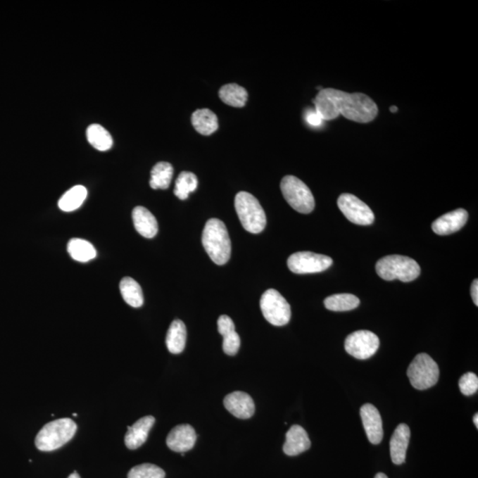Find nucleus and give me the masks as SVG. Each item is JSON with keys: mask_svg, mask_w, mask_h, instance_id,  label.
Masks as SVG:
<instances>
[{"mask_svg": "<svg viewBox=\"0 0 478 478\" xmlns=\"http://www.w3.org/2000/svg\"><path fill=\"white\" fill-rule=\"evenodd\" d=\"M68 252L72 259L79 263H88L97 256V251L92 244L81 239H72L68 242Z\"/></svg>", "mask_w": 478, "mask_h": 478, "instance_id": "obj_25", "label": "nucleus"}, {"mask_svg": "<svg viewBox=\"0 0 478 478\" xmlns=\"http://www.w3.org/2000/svg\"><path fill=\"white\" fill-rule=\"evenodd\" d=\"M86 137H87L88 142L101 152H106L111 149L113 146L112 136L101 125H89L86 130Z\"/></svg>", "mask_w": 478, "mask_h": 478, "instance_id": "obj_27", "label": "nucleus"}, {"mask_svg": "<svg viewBox=\"0 0 478 478\" xmlns=\"http://www.w3.org/2000/svg\"><path fill=\"white\" fill-rule=\"evenodd\" d=\"M376 270L378 276L386 281L395 279L408 283L420 276L421 268L412 258L389 256L377 261Z\"/></svg>", "mask_w": 478, "mask_h": 478, "instance_id": "obj_4", "label": "nucleus"}, {"mask_svg": "<svg viewBox=\"0 0 478 478\" xmlns=\"http://www.w3.org/2000/svg\"><path fill=\"white\" fill-rule=\"evenodd\" d=\"M191 123L194 129L204 136L211 135L219 128L218 116L208 108L196 110L191 115Z\"/></svg>", "mask_w": 478, "mask_h": 478, "instance_id": "obj_20", "label": "nucleus"}, {"mask_svg": "<svg viewBox=\"0 0 478 478\" xmlns=\"http://www.w3.org/2000/svg\"><path fill=\"white\" fill-rule=\"evenodd\" d=\"M467 218H469V214L465 209H456V210L440 216L433 222L432 228L433 232L438 235H450L462 229L466 225Z\"/></svg>", "mask_w": 478, "mask_h": 478, "instance_id": "obj_15", "label": "nucleus"}, {"mask_svg": "<svg viewBox=\"0 0 478 478\" xmlns=\"http://www.w3.org/2000/svg\"><path fill=\"white\" fill-rule=\"evenodd\" d=\"M187 327L181 320H175L168 329L166 345L171 353L178 354L183 352L187 345Z\"/></svg>", "mask_w": 478, "mask_h": 478, "instance_id": "obj_21", "label": "nucleus"}, {"mask_svg": "<svg viewBox=\"0 0 478 478\" xmlns=\"http://www.w3.org/2000/svg\"><path fill=\"white\" fill-rule=\"evenodd\" d=\"M120 291L123 300L132 308H140L144 304L142 289L137 281L132 277L122 278L120 283Z\"/></svg>", "mask_w": 478, "mask_h": 478, "instance_id": "obj_23", "label": "nucleus"}, {"mask_svg": "<svg viewBox=\"0 0 478 478\" xmlns=\"http://www.w3.org/2000/svg\"><path fill=\"white\" fill-rule=\"evenodd\" d=\"M219 97L223 103L233 108H243L249 99L246 89L237 84L223 85L219 91Z\"/></svg>", "mask_w": 478, "mask_h": 478, "instance_id": "obj_22", "label": "nucleus"}, {"mask_svg": "<svg viewBox=\"0 0 478 478\" xmlns=\"http://www.w3.org/2000/svg\"><path fill=\"white\" fill-rule=\"evenodd\" d=\"M379 346V339L370 331L353 332L347 337L345 342L347 353L359 360H367L372 357Z\"/></svg>", "mask_w": 478, "mask_h": 478, "instance_id": "obj_10", "label": "nucleus"}, {"mask_svg": "<svg viewBox=\"0 0 478 478\" xmlns=\"http://www.w3.org/2000/svg\"><path fill=\"white\" fill-rule=\"evenodd\" d=\"M471 297L474 301V305L478 306V281L474 279L472 285H471Z\"/></svg>", "mask_w": 478, "mask_h": 478, "instance_id": "obj_35", "label": "nucleus"}, {"mask_svg": "<svg viewBox=\"0 0 478 478\" xmlns=\"http://www.w3.org/2000/svg\"><path fill=\"white\" fill-rule=\"evenodd\" d=\"M375 478H388L386 474L384 473H378L376 474V477Z\"/></svg>", "mask_w": 478, "mask_h": 478, "instance_id": "obj_38", "label": "nucleus"}, {"mask_svg": "<svg viewBox=\"0 0 478 478\" xmlns=\"http://www.w3.org/2000/svg\"><path fill=\"white\" fill-rule=\"evenodd\" d=\"M473 421H474V425H476V427L478 428V415L477 414L474 415Z\"/></svg>", "mask_w": 478, "mask_h": 478, "instance_id": "obj_37", "label": "nucleus"}, {"mask_svg": "<svg viewBox=\"0 0 478 478\" xmlns=\"http://www.w3.org/2000/svg\"><path fill=\"white\" fill-rule=\"evenodd\" d=\"M156 422L152 415L144 416L137 421L132 426H128V432L125 435V445L130 450L139 448L146 443L148 434Z\"/></svg>", "mask_w": 478, "mask_h": 478, "instance_id": "obj_16", "label": "nucleus"}, {"mask_svg": "<svg viewBox=\"0 0 478 478\" xmlns=\"http://www.w3.org/2000/svg\"><path fill=\"white\" fill-rule=\"evenodd\" d=\"M315 111L322 121H332L341 115L359 123L376 119L378 108L373 99L363 94H347L339 89L326 88L319 91L314 99Z\"/></svg>", "mask_w": 478, "mask_h": 478, "instance_id": "obj_1", "label": "nucleus"}, {"mask_svg": "<svg viewBox=\"0 0 478 478\" xmlns=\"http://www.w3.org/2000/svg\"><path fill=\"white\" fill-rule=\"evenodd\" d=\"M132 219L134 226L141 236L153 239L158 233V222L154 215L144 206H137L133 209Z\"/></svg>", "mask_w": 478, "mask_h": 478, "instance_id": "obj_19", "label": "nucleus"}, {"mask_svg": "<svg viewBox=\"0 0 478 478\" xmlns=\"http://www.w3.org/2000/svg\"><path fill=\"white\" fill-rule=\"evenodd\" d=\"M197 434L195 429L189 424L175 426L168 434L167 446L172 451L185 453L190 451L195 446Z\"/></svg>", "mask_w": 478, "mask_h": 478, "instance_id": "obj_12", "label": "nucleus"}, {"mask_svg": "<svg viewBox=\"0 0 478 478\" xmlns=\"http://www.w3.org/2000/svg\"><path fill=\"white\" fill-rule=\"evenodd\" d=\"M306 119H307L309 125L313 126H318L321 125L322 122L321 117L319 116L315 110H314V111L308 112L307 115H306Z\"/></svg>", "mask_w": 478, "mask_h": 478, "instance_id": "obj_34", "label": "nucleus"}, {"mask_svg": "<svg viewBox=\"0 0 478 478\" xmlns=\"http://www.w3.org/2000/svg\"><path fill=\"white\" fill-rule=\"evenodd\" d=\"M360 300L353 294H340L329 296L325 301V306L329 310L345 312L359 307Z\"/></svg>", "mask_w": 478, "mask_h": 478, "instance_id": "obj_28", "label": "nucleus"}, {"mask_svg": "<svg viewBox=\"0 0 478 478\" xmlns=\"http://www.w3.org/2000/svg\"><path fill=\"white\" fill-rule=\"evenodd\" d=\"M223 404L230 414L239 419H249L256 412V405L252 397L243 391H234L227 395Z\"/></svg>", "mask_w": 478, "mask_h": 478, "instance_id": "obj_14", "label": "nucleus"}, {"mask_svg": "<svg viewBox=\"0 0 478 478\" xmlns=\"http://www.w3.org/2000/svg\"><path fill=\"white\" fill-rule=\"evenodd\" d=\"M165 476L166 474L163 469L150 463L134 467L128 474V478H165Z\"/></svg>", "mask_w": 478, "mask_h": 478, "instance_id": "obj_30", "label": "nucleus"}, {"mask_svg": "<svg viewBox=\"0 0 478 478\" xmlns=\"http://www.w3.org/2000/svg\"><path fill=\"white\" fill-rule=\"evenodd\" d=\"M311 446L307 432L300 425L291 426L287 433V440L283 447L285 455L296 456L308 451Z\"/></svg>", "mask_w": 478, "mask_h": 478, "instance_id": "obj_17", "label": "nucleus"}, {"mask_svg": "<svg viewBox=\"0 0 478 478\" xmlns=\"http://www.w3.org/2000/svg\"><path fill=\"white\" fill-rule=\"evenodd\" d=\"M408 377L415 389L427 390L438 383L439 367L427 353H419L408 367Z\"/></svg>", "mask_w": 478, "mask_h": 478, "instance_id": "obj_7", "label": "nucleus"}, {"mask_svg": "<svg viewBox=\"0 0 478 478\" xmlns=\"http://www.w3.org/2000/svg\"><path fill=\"white\" fill-rule=\"evenodd\" d=\"M77 425L70 418L58 419L44 425L36 436L37 448L51 452L70 442L77 432Z\"/></svg>", "mask_w": 478, "mask_h": 478, "instance_id": "obj_3", "label": "nucleus"}, {"mask_svg": "<svg viewBox=\"0 0 478 478\" xmlns=\"http://www.w3.org/2000/svg\"><path fill=\"white\" fill-rule=\"evenodd\" d=\"M280 187L285 201L294 210L301 214H309L314 210V196L301 179L294 175H287L282 179Z\"/></svg>", "mask_w": 478, "mask_h": 478, "instance_id": "obj_6", "label": "nucleus"}, {"mask_svg": "<svg viewBox=\"0 0 478 478\" xmlns=\"http://www.w3.org/2000/svg\"><path fill=\"white\" fill-rule=\"evenodd\" d=\"M197 187V177L191 172L184 171L178 175L175 181L174 194L181 201H185Z\"/></svg>", "mask_w": 478, "mask_h": 478, "instance_id": "obj_29", "label": "nucleus"}, {"mask_svg": "<svg viewBox=\"0 0 478 478\" xmlns=\"http://www.w3.org/2000/svg\"><path fill=\"white\" fill-rule=\"evenodd\" d=\"M360 416L367 439L373 445H378L383 439V422L379 411L375 405L365 404L360 408Z\"/></svg>", "mask_w": 478, "mask_h": 478, "instance_id": "obj_13", "label": "nucleus"}, {"mask_svg": "<svg viewBox=\"0 0 478 478\" xmlns=\"http://www.w3.org/2000/svg\"><path fill=\"white\" fill-rule=\"evenodd\" d=\"M260 307L265 319L272 325L284 326L290 322L291 306L280 292L274 289H270L261 296Z\"/></svg>", "mask_w": 478, "mask_h": 478, "instance_id": "obj_8", "label": "nucleus"}, {"mask_svg": "<svg viewBox=\"0 0 478 478\" xmlns=\"http://www.w3.org/2000/svg\"><path fill=\"white\" fill-rule=\"evenodd\" d=\"M459 387L465 396H471L477 394L478 390V377L476 374L467 372L464 374L459 381Z\"/></svg>", "mask_w": 478, "mask_h": 478, "instance_id": "obj_31", "label": "nucleus"}, {"mask_svg": "<svg viewBox=\"0 0 478 478\" xmlns=\"http://www.w3.org/2000/svg\"><path fill=\"white\" fill-rule=\"evenodd\" d=\"M240 347V337L235 332L223 336L222 349L223 352L229 356H236Z\"/></svg>", "mask_w": 478, "mask_h": 478, "instance_id": "obj_32", "label": "nucleus"}, {"mask_svg": "<svg viewBox=\"0 0 478 478\" xmlns=\"http://www.w3.org/2000/svg\"><path fill=\"white\" fill-rule=\"evenodd\" d=\"M68 478H81L80 476H79V474L77 472V471H75V472L72 473Z\"/></svg>", "mask_w": 478, "mask_h": 478, "instance_id": "obj_36", "label": "nucleus"}, {"mask_svg": "<svg viewBox=\"0 0 478 478\" xmlns=\"http://www.w3.org/2000/svg\"><path fill=\"white\" fill-rule=\"evenodd\" d=\"M202 244L206 253L215 264L228 263L232 254V242L225 223L221 220L212 218L206 223L202 234Z\"/></svg>", "mask_w": 478, "mask_h": 478, "instance_id": "obj_2", "label": "nucleus"}, {"mask_svg": "<svg viewBox=\"0 0 478 478\" xmlns=\"http://www.w3.org/2000/svg\"><path fill=\"white\" fill-rule=\"evenodd\" d=\"M390 111H391V113H396V112H398V108H397V106H391V108H390Z\"/></svg>", "mask_w": 478, "mask_h": 478, "instance_id": "obj_39", "label": "nucleus"}, {"mask_svg": "<svg viewBox=\"0 0 478 478\" xmlns=\"http://www.w3.org/2000/svg\"><path fill=\"white\" fill-rule=\"evenodd\" d=\"M331 257L312 252H298L291 254L287 260L289 270L295 274L322 272L332 266Z\"/></svg>", "mask_w": 478, "mask_h": 478, "instance_id": "obj_9", "label": "nucleus"}, {"mask_svg": "<svg viewBox=\"0 0 478 478\" xmlns=\"http://www.w3.org/2000/svg\"><path fill=\"white\" fill-rule=\"evenodd\" d=\"M410 429L405 424L398 426L391 436L390 442V452L391 460L396 465H401L405 460V455L410 440Z\"/></svg>", "mask_w": 478, "mask_h": 478, "instance_id": "obj_18", "label": "nucleus"}, {"mask_svg": "<svg viewBox=\"0 0 478 478\" xmlns=\"http://www.w3.org/2000/svg\"><path fill=\"white\" fill-rule=\"evenodd\" d=\"M235 208L244 229L250 233L263 232L267 225L266 214L259 201L246 191H240L236 195Z\"/></svg>", "mask_w": 478, "mask_h": 478, "instance_id": "obj_5", "label": "nucleus"}, {"mask_svg": "<svg viewBox=\"0 0 478 478\" xmlns=\"http://www.w3.org/2000/svg\"><path fill=\"white\" fill-rule=\"evenodd\" d=\"M174 168L172 165L165 161L157 163L151 171V188L157 190H166L171 184L172 177H173Z\"/></svg>", "mask_w": 478, "mask_h": 478, "instance_id": "obj_26", "label": "nucleus"}, {"mask_svg": "<svg viewBox=\"0 0 478 478\" xmlns=\"http://www.w3.org/2000/svg\"><path fill=\"white\" fill-rule=\"evenodd\" d=\"M218 325V332L222 337L229 334L230 332H235V325H234L232 319L229 318L228 315L220 316Z\"/></svg>", "mask_w": 478, "mask_h": 478, "instance_id": "obj_33", "label": "nucleus"}, {"mask_svg": "<svg viewBox=\"0 0 478 478\" xmlns=\"http://www.w3.org/2000/svg\"><path fill=\"white\" fill-rule=\"evenodd\" d=\"M338 206L346 218L354 225H370L374 222V213L369 206L356 196L349 194L340 195Z\"/></svg>", "mask_w": 478, "mask_h": 478, "instance_id": "obj_11", "label": "nucleus"}, {"mask_svg": "<svg viewBox=\"0 0 478 478\" xmlns=\"http://www.w3.org/2000/svg\"><path fill=\"white\" fill-rule=\"evenodd\" d=\"M87 194L88 191L84 187L75 185L60 199L58 203V208L64 212L77 210L84 204L86 198H87Z\"/></svg>", "mask_w": 478, "mask_h": 478, "instance_id": "obj_24", "label": "nucleus"}]
</instances>
